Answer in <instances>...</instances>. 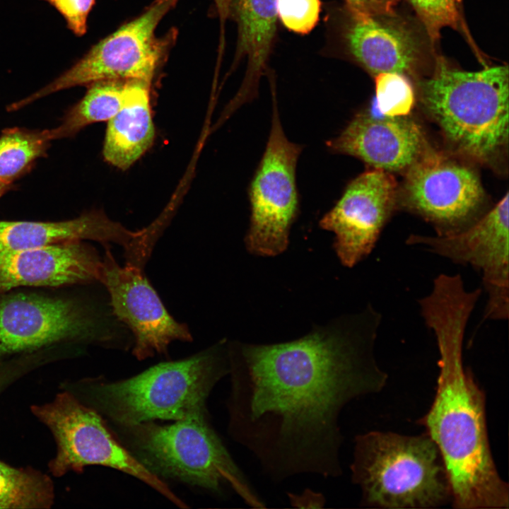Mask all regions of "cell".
I'll return each instance as SVG.
<instances>
[{
  "mask_svg": "<svg viewBox=\"0 0 509 509\" xmlns=\"http://www.w3.org/2000/svg\"><path fill=\"white\" fill-rule=\"evenodd\" d=\"M381 319L369 305L292 341L228 343V431L272 481L341 475L340 414L387 380L374 353Z\"/></svg>",
  "mask_w": 509,
  "mask_h": 509,
  "instance_id": "obj_1",
  "label": "cell"
},
{
  "mask_svg": "<svg viewBox=\"0 0 509 509\" xmlns=\"http://www.w3.org/2000/svg\"><path fill=\"white\" fill-rule=\"evenodd\" d=\"M476 304L472 295L454 289L434 292L419 304L440 354L436 393L423 423L441 456L455 507L507 508L508 486L490 450L485 397L463 365L464 334Z\"/></svg>",
  "mask_w": 509,
  "mask_h": 509,
  "instance_id": "obj_2",
  "label": "cell"
},
{
  "mask_svg": "<svg viewBox=\"0 0 509 509\" xmlns=\"http://www.w3.org/2000/svg\"><path fill=\"white\" fill-rule=\"evenodd\" d=\"M508 67L469 71L435 56L430 74L416 79L419 101L459 155L491 164L508 142Z\"/></svg>",
  "mask_w": 509,
  "mask_h": 509,
  "instance_id": "obj_3",
  "label": "cell"
},
{
  "mask_svg": "<svg viewBox=\"0 0 509 509\" xmlns=\"http://www.w3.org/2000/svg\"><path fill=\"white\" fill-rule=\"evenodd\" d=\"M230 370L228 343L185 359L157 364L134 377L95 382L90 390L98 412L117 426L156 419L207 418L206 400Z\"/></svg>",
  "mask_w": 509,
  "mask_h": 509,
  "instance_id": "obj_4",
  "label": "cell"
},
{
  "mask_svg": "<svg viewBox=\"0 0 509 509\" xmlns=\"http://www.w3.org/2000/svg\"><path fill=\"white\" fill-rule=\"evenodd\" d=\"M117 438L151 472L221 494L231 489L249 506L265 508L207 418L118 426Z\"/></svg>",
  "mask_w": 509,
  "mask_h": 509,
  "instance_id": "obj_5",
  "label": "cell"
},
{
  "mask_svg": "<svg viewBox=\"0 0 509 509\" xmlns=\"http://www.w3.org/2000/svg\"><path fill=\"white\" fill-rule=\"evenodd\" d=\"M351 470L367 505L426 508L451 498L441 456L428 434L371 431L357 435Z\"/></svg>",
  "mask_w": 509,
  "mask_h": 509,
  "instance_id": "obj_6",
  "label": "cell"
},
{
  "mask_svg": "<svg viewBox=\"0 0 509 509\" xmlns=\"http://www.w3.org/2000/svg\"><path fill=\"white\" fill-rule=\"evenodd\" d=\"M179 0H156L144 12L93 45L69 69L33 94L9 105L11 111L49 94L103 80H141L151 83L174 40L156 30Z\"/></svg>",
  "mask_w": 509,
  "mask_h": 509,
  "instance_id": "obj_7",
  "label": "cell"
},
{
  "mask_svg": "<svg viewBox=\"0 0 509 509\" xmlns=\"http://www.w3.org/2000/svg\"><path fill=\"white\" fill-rule=\"evenodd\" d=\"M33 414L53 433L57 453L49 464L57 476L68 471H83L88 465L110 467L144 482L180 508L187 505L163 479L146 468L120 443L98 412L69 392L48 404L32 407Z\"/></svg>",
  "mask_w": 509,
  "mask_h": 509,
  "instance_id": "obj_8",
  "label": "cell"
},
{
  "mask_svg": "<svg viewBox=\"0 0 509 509\" xmlns=\"http://www.w3.org/2000/svg\"><path fill=\"white\" fill-rule=\"evenodd\" d=\"M301 150L286 138L274 103L269 139L249 188L251 216L245 244L254 255L274 257L288 247L299 213L296 168Z\"/></svg>",
  "mask_w": 509,
  "mask_h": 509,
  "instance_id": "obj_9",
  "label": "cell"
},
{
  "mask_svg": "<svg viewBox=\"0 0 509 509\" xmlns=\"http://www.w3.org/2000/svg\"><path fill=\"white\" fill-rule=\"evenodd\" d=\"M405 174L402 204L431 223L436 235L462 231L484 215L480 178L462 161L429 148Z\"/></svg>",
  "mask_w": 509,
  "mask_h": 509,
  "instance_id": "obj_10",
  "label": "cell"
},
{
  "mask_svg": "<svg viewBox=\"0 0 509 509\" xmlns=\"http://www.w3.org/2000/svg\"><path fill=\"white\" fill-rule=\"evenodd\" d=\"M508 193L473 224L447 235L411 234L406 243L419 246L481 274L487 293L484 318L503 320L509 311Z\"/></svg>",
  "mask_w": 509,
  "mask_h": 509,
  "instance_id": "obj_11",
  "label": "cell"
},
{
  "mask_svg": "<svg viewBox=\"0 0 509 509\" xmlns=\"http://www.w3.org/2000/svg\"><path fill=\"white\" fill-rule=\"evenodd\" d=\"M341 34L347 51L373 76L393 72L417 79L432 68L435 46L423 28L398 15H366L346 7Z\"/></svg>",
  "mask_w": 509,
  "mask_h": 509,
  "instance_id": "obj_12",
  "label": "cell"
},
{
  "mask_svg": "<svg viewBox=\"0 0 509 509\" xmlns=\"http://www.w3.org/2000/svg\"><path fill=\"white\" fill-rule=\"evenodd\" d=\"M397 183L390 172L372 169L351 180L320 226L334 233V250L351 268L367 257L396 206Z\"/></svg>",
  "mask_w": 509,
  "mask_h": 509,
  "instance_id": "obj_13",
  "label": "cell"
},
{
  "mask_svg": "<svg viewBox=\"0 0 509 509\" xmlns=\"http://www.w3.org/2000/svg\"><path fill=\"white\" fill-rule=\"evenodd\" d=\"M98 281L110 294L114 314L134 335L133 354L137 359L165 353L173 341L192 340L186 324L168 313L142 268L127 263L121 267L107 249Z\"/></svg>",
  "mask_w": 509,
  "mask_h": 509,
  "instance_id": "obj_14",
  "label": "cell"
},
{
  "mask_svg": "<svg viewBox=\"0 0 509 509\" xmlns=\"http://www.w3.org/2000/svg\"><path fill=\"white\" fill-rule=\"evenodd\" d=\"M95 322L71 299L0 293V356L91 338L97 334Z\"/></svg>",
  "mask_w": 509,
  "mask_h": 509,
  "instance_id": "obj_15",
  "label": "cell"
},
{
  "mask_svg": "<svg viewBox=\"0 0 509 509\" xmlns=\"http://www.w3.org/2000/svg\"><path fill=\"white\" fill-rule=\"evenodd\" d=\"M327 145L333 153L354 156L388 172H405L430 148L421 127L407 116L368 112L356 115Z\"/></svg>",
  "mask_w": 509,
  "mask_h": 509,
  "instance_id": "obj_16",
  "label": "cell"
},
{
  "mask_svg": "<svg viewBox=\"0 0 509 509\" xmlns=\"http://www.w3.org/2000/svg\"><path fill=\"white\" fill-rule=\"evenodd\" d=\"M100 264L95 250L81 241L0 252V293L98 281Z\"/></svg>",
  "mask_w": 509,
  "mask_h": 509,
  "instance_id": "obj_17",
  "label": "cell"
},
{
  "mask_svg": "<svg viewBox=\"0 0 509 509\" xmlns=\"http://www.w3.org/2000/svg\"><path fill=\"white\" fill-rule=\"evenodd\" d=\"M141 235L110 219L100 211L59 222L0 221V252L92 240L114 242L129 253Z\"/></svg>",
  "mask_w": 509,
  "mask_h": 509,
  "instance_id": "obj_18",
  "label": "cell"
},
{
  "mask_svg": "<svg viewBox=\"0 0 509 509\" xmlns=\"http://www.w3.org/2000/svg\"><path fill=\"white\" fill-rule=\"evenodd\" d=\"M278 0H231L229 15L238 26L234 64L246 59L242 86L233 107L252 98L267 68L276 31Z\"/></svg>",
  "mask_w": 509,
  "mask_h": 509,
  "instance_id": "obj_19",
  "label": "cell"
},
{
  "mask_svg": "<svg viewBox=\"0 0 509 509\" xmlns=\"http://www.w3.org/2000/svg\"><path fill=\"white\" fill-rule=\"evenodd\" d=\"M150 85L141 80L126 81L122 106L107 121L103 155L107 163L123 170L139 160L154 139Z\"/></svg>",
  "mask_w": 509,
  "mask_h": 509,
  "instance_id": "obj_20",
  "label": "cell"
},
{
  "mask_svg": "<svg viewBox=\"0 0 509 509\" xmlns=\"http://www.w3.org/2000/svg\"><path fill=\"white\" fill-rule=\"evenodd\" d=\"M125 82L103 80L88 85L84 96L66 111L60 125L51 129L52 139L71 137L88 125L107 122L122 106Z\"/></svg>",
  "mask_w": 509,
  "mask_h": 509,
  "instance_id": "obj_21",
  "label": "cell"
},
{
  "mask_svg": "<svg viewBox=\"0 0 509 509\" xmlns=\"http://www.w3.org/2000/svg\"><path fill=\"white\" fill-rule=\"evenodd\" d=\"M51 129L22 127L4 129L0 135V179L13 182L28 173L50 147Z\"/></svg>",
  "mask_w": 509,
  "mask_h": 509,
  "instance_id": "obj_22",
  "label": "cell"
},
{
  "mask_svg": "<svg viewBox=\"0 0 509 509\" xmlns=\"http://www.w3.org/2000/svg\"><path fill=\"white\" fill-rule=\"evenodd\" d=\"M53 498V486L48 476L0 462V508H47Z\"/></svg>",
  "mask_w": 509,
  "mask_h": 509,
  "instance_id": "obj_23",
  "label": "cell"
},
{
  "mask_svg": "<svg viewBox=\"0 0 509 509\" xmlns=\"http://www.w3.org/2000/svg\"><path fill=\"white\" fill-rule=\"evenodd\" d=\"M374 78L375 103L380 112L390 117L407 116L415 103L410 79L393 72L381 73Z\"/></svg>",
  "mask_w": 509,
  "mask_h": 509,
  "instance_id": "obj_24",
  "label": "cell"
},
{
  "mask_svg": "<svg viewBox=\"0 0 509 509\" xmlns=\"http://www.w3.org/2000/svg\"><path fill=\"white\" fill-rule=\"evenodd\" d=\"M406 1L434 45L440 38L441 30L445 27L466 33L461 15V0Z\"/></svg>",
  "mask_w": 509,
  "mask_h": 509,
  "instance_id": "obj_25",
  "label": "cell"
},
{
  "mask_svg": "<svg viewBox=\"0 0 509 509\" xmlns=\"http://www.w3.org/2000/svg\"><path fill=\"white\" fill-rule=\"evenodd\" d=\"M320 0H278V16L288 30L300 34L310 32L318 22Z\"/></svg>",
  "mask_w": 509,
  "mask_h": 509,
  "instance_id": "obj_26",
  "label": "cell"
},
{
  "mask_svg": "<svg viewBox=\"0 0 509 509\" xmlns=\"http://www.w3.org/2000/svg\"><path fill=\"white\" fill-rule=\"evenodd\" d=\"M53 6L64 18L67 28L76 36L86 33L88 15L95 0H42Z\"/></svg>",
  "mask_w": 509,
  "mask_h": 509,
  "instance_id": "obj_27",
  "label": "cell"
},
{
  "mask_svg": "<svg viewBox=\"0 0 509 509\" xmlns=\"http://www.w3.org/2000/svg\"><path fill=\"white\" fill-rule=\"evenodd\" d=\"M346 7L366 15H379L395 11L400 0H344Z\"/></svg>",
  "mask_w": 509,
  "mask_h": 509,
  "instance_id": "obj_28",
  "label": "cell"
},
{
  "mask_svg": "<svg viewBox=\"0 0 509 509\" xmlns=\"http://www.w3.org/2000/svg\"><path fill=\"white\" fill-rule=\"evenodd\" d=\"M288 496L291 505L295 508H322L325 503L322 493L310 489H306L300 494L288 493Z\"/></svg>",
  "mask_w": 509,
  "mask_h": 509,
  "instance_id": "obj_29",
  "label": "cell"
},
{
  "mask_svg": "<svg viewBox=\"0 0 509 509\" xmlns=\"http://www.w3.org/2000/svg\"><path fill=\"white\" fill-rule=\"evenodd\" d=\"M221 24V37L219 52H223L224 43V25L229 16V8L231 0H213Z\"/></svg>",
  "mask_w": 509,
  "mask_h": 509,
  "instance_id": "obj_30",
  "label": "cell"
},
{
  "mask_svg": "<svg viewBox=\"0 0 509 509\" xmlns=\"http://www.w3.org/2000/svg\"><path fill=\"white\" fill-rule=\"evenodd\" d=\"M13 185L8 184L0 179V198L8 191L13 188Z\"/></svg>",
  "mask_w": 509,
  "mask_h": 509,
  "instance_id": "obj_31",
  "label": "cell"
}]
</instances>
